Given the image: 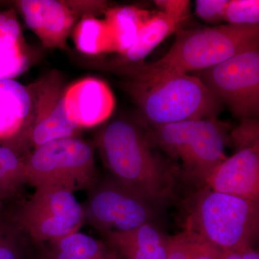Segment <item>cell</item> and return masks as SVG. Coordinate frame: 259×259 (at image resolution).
Segmentation results:
<instances>
[{
    "label": "cell",
    "mask_w": 259,
    "mask_h": 259,
    "mask_svg": "<svg viewBox=\"0 0 259 259\" xmlns=\"http://www.w3.org/2000/svg\"><path fill=\"white\" fill-rule=\"evenodd\" d=\"M13 4L44 47L66 49L68 38L81 19L71 1L18 0Z\"/></svg>",
    "instance_id": "11"
},
{
    "label": "cell",
    "mask_w": 259,
    "mask_h": 259,
    "mask_svg": "<svg viewBox=\"0 0 259 259\" xmlns=\"http://www.w3.org/2000/svg\"><path fill=\"white\" fill-rule=\"evenodd\" d=\"M32 119V99L28 86L15 79L0 81V143L28 156Z\"/></svg>",
    "instance_id": "12"
},
{
    "label": "cell",
    "mask_w": 259,
    "mask_h": 259,
    "mask_svg": "<svg viewBox=\"0 0 259 259\" xmlns=\"http://www.w3.org/2000/svg\"><path fill=\"white\" fill-rule=\"evenodd\" d=\"M206 187L214 192L259 201V145L236 148L209 177Z\"/></svg>",
    "instance_id": "14"
},
{
    "label": "cell",
    "mask_w": 259,
    "mask_h": 259,
    "mask_svg": "<svg viewBox=\"0 0 259 259\" xmlns=\"http://www.w3.org/2000/svg\"><path fill=\"white\" fill-rule=\"evenodd\" d=\"M96 145L114 180L161 206L175 195L176 172L153 152L132 121L117 119L104 126Z\"/></svg>",
    "instance_id": "1"
},
{
    "label": "cell",
    "mask_w": 259,
    "mask_h": 259,
    "mask_svg": "<svg viewBox=\"0 0 259 259\" xmlns=\"http://www.w3.org/2000/svg\"><path fill=\"white\" fill-rule=\"evenodd\" d=\"M259 44V24L228 25L197 30H179L169 51L153 63L120 64L110 67L125 75L161 72L187 74L203 71Z\"/></svg>",
    "instance_id": "2"
},
{
    "label": "cell",
    "mask_w": 259,
    "mask_h": 259,
    "mask_svg": "<svg viewBox=\"0 0 259 259\" xmlns=\"http://www.w3.org/2000/svg\"><path fill=\"white\" fill-rule=\"evenodd\" d=\"M75 47L87 56H98L115 52L113 39L105 19L95 16L80 19L72 31Z\"/></svg>",
    "instance_id": "19"
},
{
    "label": "cell",
    "mask_w": 259,
    "mask_h": 259,
    "mask_svg": "<svg viewBox=\"0 0 259 259\" xmlns=\"http://www.w3.org/2000/svg\"><path fill=\"white\" fill-rule=\"evenodd\" d=\"M32 99V119L28 142L32 149L55 140L79 137L81 130L65 110L66 87L59 72L52 71L28 85Z\"/></svg>",
    "instance_id": "10"
},
{
    "label": "cell",
    "mask_w": 259,
    "mask_h": 259,
    "mask_svg": "<svg viewBox=\"0 0 259 259\" xmlns=\"http://www.w3.org/2000/svg\"><path fill=\"white\" fill-rule=\"evenodd\" d=\"M222 250L197 234L191 259H221Z\"/></svg>",
    "instance_id": "29"
},
{
    "label": "cell",
    "mask_w": 259,
    "mask_h": 259,
    "mask_svg": "<svg viewBox=\"0 0 259 259\" xmlns=\"http://www.w3.org/2000/svg\"><path fill=\"white\" fill-rule=\"evenodd\" d=\"M220 103L242 120L259 112V44L197 76Z\"/></svg>",
    "instance_id": "9"
},
{
    "label": "cell",
    "mask_w": 259,
    "mask_h": 259,
    "mask_svg": "<svg viewBox=\"0 0 259 259\" xmlns=\"http://www.w3.org/2000/svg\"><path fill=\"white\" fill-rule=\"evenodd\" d=\"M197 233L186 229L176 236H170L166 259H191Z\"/></svg>",
    "instance_id": "25"
},
{
    "label": "cell",
    "mask_w": 259,
    "mask_h": 259,
    "mask_svg": "<svg viewBox=\"0 0 259 259\" xmlns=\"http://www.w3.org/2000/svg\"><path fill=\"white\" fill-rule=\"evenodd\" d=\"M105 15V20L113 39L115 52L120 56L132 47L141 27L151 16L150 12L136 6L108 8Z\"/></svg>",
    "instance_id": "17"
},
{
    "label": "cell",
    "mask_w": 259,
    "mask_h": 259,
    "mask_svg": "<svg viewBox=\"0 0 259 259\" xmlns=\"http://www.w3.org/2000/svg\"><path fill=\"white\" fill-rule=\"evenodd\" d=\"M37 245L40 247V252L38 254L34 255L32 259H56L48 252L44 245Z\"/></svg>",
    "instance_id": "31"
},
{
    "label": "cell",
    "mask_w": 259,
    "mask_h": 259,
    "mask_svg": "<svg viewBox=\"0 0 259 259\" xmlns=\"http://www.w3.org/2000/svg\"><path fill=\"white\" fill-rule=\"evenodd\" d=\"M224 20L230 25L259 24L258 0H231L227 4Z\"/></svg>",
    "instance_id": "24"
},
{
    "label": "cell",
    "mask_w": 259,
    "mask_h": 259,
    "mask_svg": "<svg viewBox=\"0 0 259 259\" xmlns=\"http://www.w3.org/2000/svg\"><path fill=\"white\" fill-rule=\"evenodd\" d=\"M231 137L236 148L259 145L258 121L255 118L242 120L241 125L232 133Z\"/></svg>",
    "instance_id": "26"
},
{
    "label": "cell",
    "mask_w": 259,
    "mask_h": 259,
    "mask_svg": "<svg viewBox=\"0 0 259 259\" xmlns=\"http://www.w3.org/2000/svg\"><path fill=\"white\" fill-rule=\"evenodd\" d=\"M153 127V142L180 159L187 176L201 185L206 186L212 172L227 158L226 132L215 117Z\"/></svg>",
    "instance_id": "5"
},
{
    "label": "cell",
    "mask_w": 259,
    "mask_h": 259,
    "mask_svg": "<svg viewBox=\"0 0 259 259\" xmlns=\"http://www.w3.org/2000/svg\"><path fill=\"white\" fill-rule=\"evenodd\" d=\"M186 229L221 250L252 245L258 236L259 201L214 192L206 187L196 196Z\"/></svg>",
    "instance_id": "4"
},
{
    "label": "cell",
    "mask_w": 259,
    "mask_h": 259,
    "mask_svg": "<svg viewBox=\"0 0 259 259\" xmlns=\"http://www.w3.org/2000/svg\"><path fill=\"white\" fill-rule=\"evenodd\" d=\"M181 25L161 12L153 13L141 27L132 47L114 63L132 64L142 62L166 37L180 30Z\"/></svg>",
    "instance_id": "16"
},
{
    "label": "cell",
    "mask_w": 259,
    "mask_h": 259,
    "mask_svg": "<svg viewBox=\"0 0 259 259\" xmlns=\"http://www.w3.org/2000/svg\"><path fill=\"white\" fill-rule=\"evenodd\" d=\"M47 245L46 249L56 259H117L105 242L79 231Z\"/></svg>",
    "instance_id": "18"
},
{
    "label": "cell",
    "mask_w": 259,
    "mask_h": 259,
    "mask_svg": "<svg viewBox=\"0 0 259 259\" xmlns=\"http://www.w3.org/2000/svg\"><path fill=\"white\" fill-rule=\"evenodd\" d=\"M32 61L25 45L0 52V81L15 79L29 69Z\"/></svg>",
    "instance_id": "22"
},
{
    "label": "cell",
    "mask_w": 259,
    "mask_h": 259,
    "mask_svg": "<svg viewBox=\"0 0 259 259\" xmlns=\"http://www.w3.org/2000/svg\"><path fill=\"white\" fill-rule=\"evenodd\" d=\"M30 243L5 211L0 216V259H27Z\"/></svg>",
    "instance_id": "21"
},
{
    "label": "cell",
    "mask_w": 259,
    "mask_h": 259,
    "mask_svg": "<svg viewBox=\"0 0 259 259\" xmlns=\"http://www.w3.org/2000/svg\"><path fill=\"white\" fill-rule=\"evenodd\" d=\"M5 212V203L0 199V216L3 215Z\"/></svg>",
    "instance_id": "32"
},
{
    "label": "cell",
    "mask_w": 259,
    "mask_h": 259,
    "mask_svg": "<svg viewBox=\"0 0 259 259\" xmlns=\"http://www.w3.org/2000/svg\"><path fill=\"white\" fill-rule=\"evenodd\" d=\"M26 156L0 143V199L18 195L27 182Z\"/></svg>",
    "instance_id": "20"
},
{
    "label": "cell",
    "mask_w": 259,
    "mask_h": 259,
    "mask_svg": "<svg viewBox=\"0 0 259 259\" xmlns=\"http://www.w3.org/2000/svg\"><path fill=\"white\" fill-rule=\"evenodd\" d=\"M88 191V198L82 204L84 223L103 234L153 223L161 207L112 177L97 179Z\"/></svg>",
    "instance_id": "8"
},
{
    "label": "cell",
    "mask_w": 259,
    "mask_h": 259,
    "mask_svg": "<svg viewBox=\"0 0 259 259\" xmlns=\"http://www.w3.org/2000/svg\"><path fill=\"white\" fill-rule=\"evenodd\" d=\"M127 76L124 88L153 127L214 118L221 108L197 76L177 72Z\"/></svg>",
    "instance_id": "3"
},
{
    "label": "cell",
    "mask_w": 259,
    "mask_h": 259,
    "mask_svg": "<svg viewBox=\"0 0 259 259\" xmlns=\"http://www.w3.org/2000/svg\"><path fill=\"white\" fill-rule=\"evenodd\" d=\"M64 105L69 120L81 130L106 121L113 112L115 100L105 81L87 77L66 87Z\"/></svg>",
    "instance_id": "13"
},
{
    "label": "cell",
    "mask_w": 259,
    "mask_h": 259,
    "mask_svg": "<svg viewBox=\"0 0 259 259\" xmlns=\"http://www.w3.org/2000/svg\"><path fill=\"white\" fill-rule=\"evenodd\" d=\"M155 5L159 12L168 18L182 24L188 18L190 13V1L187 0H156Z\"/></svg>",
    "instance_id": "28"
},
{
    "label": "cell",
    "mask_w": 259,
    "mask_h": 259,
    "mask_svg": "<svg viewBox=\"0 0 259 259\" xmlns=\"http://www.w3.org/2000/svg\"><path fill=\"white\" fill-rule=\"evenodd\" d=\"M27 182L32 187L55 186L74 192L88 191L96 182L93 145L80 137L50 141L25 158Z\"/></svg>",
    "instance_id": "6"
},
{
    "label": "cell",
    "mask_w": 259,
    "mask_h": 259,
    "mask_svg": "<svg viewBox=\"0 0 259 259\" xmlns=\"http://www.w3.org/2000/svg\"><path fill=\"white\" fill-rule=\"evenodd\" d=\"M25 45L16 11L13 9L0 11V52Z\"/></svg>",
    "instance_id": "23"
},
{
    "label": "cell",
    "mask_w": 259,
    "mask_h": 259,
    "mask_svg": "<svg viewBox=\"0 0 259 259\" xmlns=\"http://www.w3.org/2000/svg\"><path fill=\"white\" fill-rule=\"evenodd\" d=\"M228 0H197L195 13L208 23H218L224 20Z\"/></svg>",
    "instance_id": "27"
},
{
    "label": "cell",
    "mask_w": 259,
    "mask_h": 259,
    "mask_svg": "<svg viewBox=\"0 0 259 259\" xmlns=\"http://www.w3.org/2000/svg\"><path fill=\"white\" fill-rule=\"evenodd\" d=\"M8 214L34 245L79 231L84 223L82 204L74 192L55 186L36 187L30 199Z\"/></svg>",
    "instance_id": "7"
},
{
    "label": "cell",
    "mask_w": 259,
    "mask_h": 259,
    "mask_svg": "<svg viewBox=\"0 0 259 259\" xmlns=\"http://www.w3.org/2000/svg\"><path fill=\"white\" fill-rule=\"evenodd\" d=\"M221 259H242L238 250H222Z\"/></svg>",
    "instance_id": "30"
},
{
    "label": "cell",
    "mask_w": 259,
    "mask_h": 259,
    "mask_svg": "<svg viewBox=\"0 0 259 259\" xmlns=\"http://www.w3.org/2000/svg\"><path fill=\"white\" fill-rule=\"evenodd\" d=\"M117 259H166L170 236L153 223L125 232L104 233Z\"/></svg>",
    "instance_id": "15"
}]
</instances>
